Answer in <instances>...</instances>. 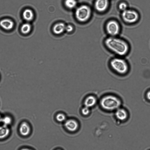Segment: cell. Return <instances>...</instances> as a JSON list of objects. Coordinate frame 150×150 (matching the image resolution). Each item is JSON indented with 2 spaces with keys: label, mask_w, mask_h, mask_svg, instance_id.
<instances>
[{
  "label": "cell",
  "mask_w": 150,
  "mask_h": 150,
  "mask_svg": "<svg viewBox=\"0 0 150 150\" xmlns=\"http://www.w3.org/2000/svg\"><path fill=\"white\" fill-rule=\"evenodd\" d=\"M105 43L110 50L119 55L124 56L129 50V46L126 42L114 37L107 38L105 40Z\"/></svg>",
  "instance_id": "6da1fadb"
},
{
  "label": "cell",
  "mask_w": 150,
  "mask_h": 150,
  "mask_svg": "<svg viewBox=\"0 0 150 150\" xmlns=\"http://www.w3.org/2000/svg\"><path fill=\"white\" fill-rule=\"evenodd\" d=\"M100 105L104 110L112 111L116 110L121 105L120 99L115 96L107 95L103 97L100 102Z\"/></svg>",
  "instance_id": "7a4b0ae2"
},
{
  "label": "cell",
  "mask_w": 150,
  "mask_h": 150,
  "mask_svg": "<svg viewBox=\"0 0 150 150\" xmlns=\"http://www.w3.org/2000/svg\"><path fill=\"white\" fill-rule=\"evenodd\" d=\"M110 64L112 69L119 74H124L128 71V65L126 61L122 59L114 58L111 61Z\"/></svg>",
  "instance_id": "3957f363"
},
{
  "label": "cell",
  "mask_w": 150,
  "mask_h": 150,
  "mask_svg": "<svg viewBox=\"0 0 150 150\" xmlns=\"http://www.w3.org/2000/svg\"><path fill=\"white\" fill-rule=\"evenodd\" d=\"M91 11L90 7L85 5L78 7L76 9L75 15L76 19L79 21L84 22L87 21L90 17Z\"/></svg>",
  "instance_id": "277c9868"
},
{
  "label": "cell",
  "mask_w": 150,
  "mask_h": 150,
  "mask_svg": "<svg viewBox=\"0 0 150 150\" xmlns=\"http://www.w3.org/2000/svg\"><path fill=\"white\" fill-rule=\"evenodd\" d=\"M122 16L123 20L128 23L135 22L139 17L138 13L136 11L127 9L123 11Z\"/></svg>",
  "instance_id": "5b68a950"
},
{
  "label": "cell",
  "mask_w": 150,
  "mask_h": 150,
  "mask_svg": "<svg viewBox=\"0 0 150 150\" xmlns=\"http://www.w3.org/2000/svg\"><path fill=\"white\" fill-rule=\"evenodd\" d=\"M106 29L108 34L111 36L114 37L119 34L120 30V27L116 21L111 20L107 23Z\"/></svg>",
  "instance_id": "8992f818"
},
{
  "label": "cell",
  "mask_w": 150,
  "mask_h": 150,
  "mask_svg": "<svg viewBox=\"0 0 150 150\" xmlns=\"http://www.w3.org/2000/svg\"><path fill=\"white\" fill-rule=\"evenodd\" d=\"M109 5L108 0H96L95 4L96 9L99 12L105 11Z\"/></svg>",
  "instance_id": "52a82bcc"
},
{
  "label": "cell",
  "mask_w": 150,
  "mask_h": 150,
  "mask_svg": "<svg viewBox=\"0 0 150 150\" xmlns=\"http://www.w3.org/2000/svg\"><path fill=\"white\" fill-rule=\"evenodd\" d=\"M115 115L116 118L121 121H125L127 119L128 116L126 110L120 108L115 110Z\"/></svg>",
  "instance_id": "ba28073f"
},
{
  "label": "cell",
  "mask_w": 150,
  "mask_h": 150,
  "mask_svg": "<svg viewBox=\"0 0 150 150\" xmlns=\"http://www.w3.org/2000/svg\"><path fill=\"white\" fill-rule=\"evenodd\" d=\"M64 125L68 130L71 132L75 131L78 127L77 122L73 119H69L67 120L65 123Z\"/></svg>",
  "instance_id": "9c48e42d"
},
{
  "label": "cell",
  "mask_w": 150,
  "mask_h": 150,
  "mask_svg": "<svg viewBox=\"0 0 150 150\" xmlns=\"http://www.w3.org/2000/svg\"><path fill=\"white\" fill-rule=\"evenodd\" d=\"M14 25L13 21L9 19H4L0 21V26L6 30H9L11 29Z\"/></svg>",
  "instance_id": "30bf717a"
},
{
  "label": "cell",
  "mask_w": 150,
  "mask_h": 150,
  "mask_svg": "<svg viewBox=\"0 0 150 150\" xmlns=\"http://www.w3.org/2000/svg\"><path fill=\"white\" fill-rule=\"evenodd\" d=\"M30 131V128L27 123L25 122H22L19 127V132L23 136H26L28 135Z\"/></svg>",
  "instance_id": "8fae6325"
},
{
  "label": "cell",
  "mask_w": 150,
  "mask_h": 150,
  "mask_svg": "<svg viewBox=\"0 0 150 150\" xmlns=\"http://www.w3.org/2000/svg\"><path fill=\"white\" fill-rule=\"evenodd\" d=\"M97 99L94 96L90 95L87 96L84 101L85 106L89 108H91L96 104Z\"/></svg>",
  "instance_id": "7c38bea8"
},
{
  "label": "cell",
  "mask_w": 150,
  "mask_h": 150,
  "mask_svg": "<svg viewBox=\"0 0 150 150\" xmlns=\"http://www.w3.org/2000/svg\"><path fill=\"white\" fill-rule=\"evenodd\" d=\"M66 26L62 23L56 24L53 27V30L54 33L56 34H60L63 32L65 30Z\"/></svg>",
  "instance_id": "4fadbf2b"
},
{
  "label": "cell",
  "mask_w": 150,
  "mask_h": 150,
  "mask_svg": "<svg viewBox=\"0 0 150 150\" xmlns=\"http://www.w3.org/2000/svg\"><path fill=\"white\" fill-rule=\"evenodd\" d=\"M34 13L32 10L26 9L24 10L23 13V16L25 20L29 21H32L34 18Z\"/></svg>",
  "instance_id": "5bb4252c"
},
{
  "label": "cell",
  "mask_w": 150,
  "mask_h": 150,
  "mask_svg": "<svg viewBox=\"0 0 150 150\" xmlns=\"http://www.w3.org/2000/svg\"><path fill=\"white\" fill-rule=\"evenodd\" d=\"M10 130L7 126L4 125L0 126V139L7 137L9 134Z\"/></svg>",
  "instance_id": "9a60e30c"
},
{
  "label": "cell",
  "mask_w": 150,
  "mask_h": 150,
  "mask_svg": "<svg viewBox=\"0 0 150 150\" xmlns=\"http://www.w3.org/2000/svg\"><path fill=\"white\" fill-rule=\"evenodd\" d=\"M31 26L28 23H25L23 24L21 28V31L24 34H27L29 33L31 30Z\"/></svg>",
  "instance_id": "2e32d148"
},
{
  "label": "cell",
  "mask_w": 150,
  "mask_h": 150,
  "mask_svg": "<svg viewBox=\"0 0 150 150\" xmlns=\"http://www.w3.org/2000/svg\"><path fill=\"white\" fill-rule=\"evenodd\" d=\"M65 4L67 7L71 9L76 7L77 2L75 0H66L65 1Z\"/></svg>",
  "instance_id": "e0dca14e"
},
{
  "label": "cell",
  "mask_w": 150,
  "mask_h": 150,
  "mask_svg": "<svg viewBox=\"0 0 150 150\" xmlns=\"http://www.w3.org/2000/svg\"><path fill=\"white\" fill-rule=\"evenodd\" d=\"M12 121L11 117L8 115H6L2 117V122L4 125L7 126L10 124Z\"/></svg>",
  "instance_id": "ac0fdd59"
},
{
  "label": "cell",
  "mask_w": 150,
  "mask_h": 150,
  "mask_svg": "<svg viewBox=\"0 0 150 150\" xmlns=\"http://www.w3.org/2000/svg\"><path fill=\"white\" fill-rule=\"evenodd\" d=\"M56 118L57 120L59 122H62L66 119L65 115L64 114L61 113L57 114Z\"/></svg>",
  "instance_id": "d6986e66"
},
{
  "label": "cell",
  "mask_w": 150,
  "mask_h": 150,
  "mask_svg": "<svg viewBox=\"0 0 150 150\" xmlns=\"http://www.w3.org/2000/svg\"><path fill=\"white\" fill-rule=\"evenodd\" d=\"M81 113L84 115H87L90 113V108L85 106L81 110Z\"/></svg>",
  "instance_id": "ffe728a7"
},
{
  "label": "cell",
  "mask_w": 150,
  "mask_h": 150,
  "mask_svg": "<svg viewBox=\"0 0 150 150\" xmlns=\"http://www.w3.org/2000/svg\"><path fill=\"white\" fill-rule=\"evenodd\" d=\"M119 8L120 10L123 11L127 9V5L125 3H121L119 5Z\"/></svg>",
  "instance_id": "44dd1931"
},
{
  "label": "cell",
  "mask_w": 150,
  "mask_h": 150,
  "mask_svg": "<svg viewBox=\"0 0 150 150\" xmlns=\"http://www.w3.org/2000/svg\"><path fill=\"white\" fill-rule=\"evenodd\" d=\"M65 30L67 32H70L73 30V27L71 25H68L66 26Z\"/></svg>",
  "instance_id": "7402d4cb"
},
{
  "label": "cell",
  "mask_w": 150,
  "mask_h": 150,
  "mask_svg": "<svg viewBox=\"0 0 150 150\" xmlns=\"http://www.w3.org/2000/svg\"><path fill=\"white\" fill-rule=\"evenodd\" d=\"M146 98L150 100V90L148 91L146 94Z\"/></svg>",
  "instance_id": "603a6c76"
},
{
  "label": "cell",
  "mask_w": 150,
  "mask_h": 150,
  "mask_svg": "<svg viewBox=\"0 0 150 150\" xmlns=\"http://www.w3.org/2000/svg\"><path fill=\"white\" fill-rule=\"evenodd\" d=\"M2 117L0 114V123L2 122Z\"/></svg>",
  "instance_id": "cb8c5ba5"
},
{
  "label": "cell",
  "mask_w": 150,
  "mask_h": 150,
  "mask_svg": "<svg viewBox=\"0 0 150 150\" xmlns=\"http://www.w3.org/2000/svg\"><path fill=\"white\" fill-rule=\"evenodd\" d=\"M21 150H32L30 149H28L27 148H23V149H22Z\"/></svg>",
  "instance_id": "d4e9b609"
},
{
  "label": "cell",
  "mask_w": 150,
  "mask_h": 150,
  "mask_svg": "<svg viewBox=\"0 0 150 150\" xmlns=\"http://www.w3.org/2000/svg\"><path fill=\"white\" fill-rule=\"evenodd\" d=\"M0 79H1V76H0Z\"/></svg>",
  "instance_id": "484cf974"
},
{
  "label": "cell",
  "mask_w": 150,
  "mask_h": 150,
  "mask_svg": "<svg viewBox=\"0 0 150 150\" xmlns=\"http://www.w3.org/2000/svg\"></svg>",
  "instance_id": "4316f807"
}]
</instances>
